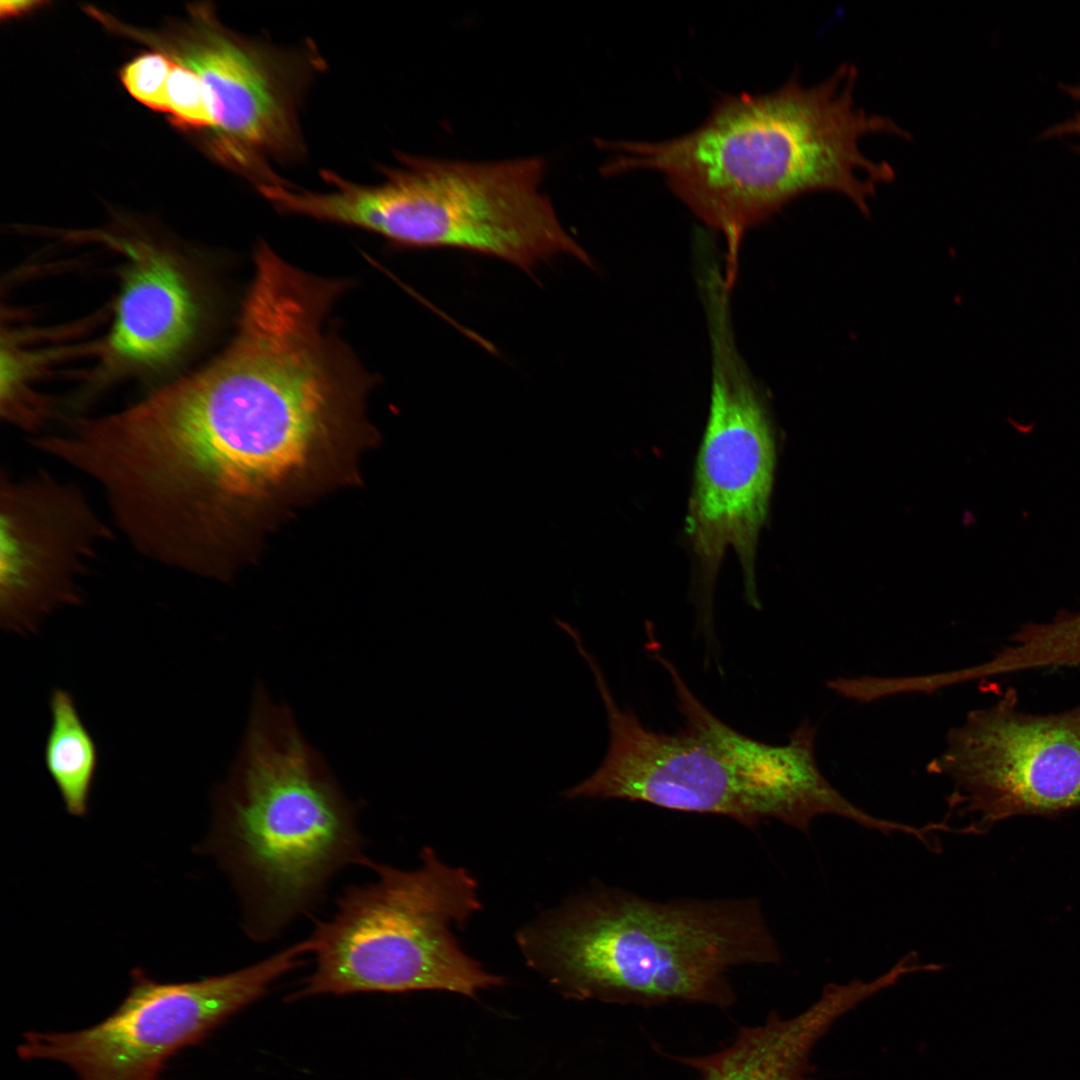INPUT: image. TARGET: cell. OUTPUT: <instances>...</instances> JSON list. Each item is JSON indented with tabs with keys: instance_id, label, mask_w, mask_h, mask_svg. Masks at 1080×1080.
I'll return each instance as SVG.
<instances>
[{
	"instance_id": "6da1fadb",
	"label": "cell",
	"mask_w": 1080,
	"mask_h": 1080,
	"mask_svg": "<svg viewBox=\"0 0 1080 1080\" xmlns=\"http://www.w3.org/2000/svg\"><path fill=\"white\" fill-rule=\"evenodd\" d=\"M334 302L305 277L261 273L214 360L86 421L81 469L138 553L226 581L295 509L359 483L378 434L369 379L326 327Z\"/></svg>"
},
{
	"instance_id": "7a4b0ae2",
	"label": "cell",
	"mask_w": 1080,
	"mask_h": 1080,
	"mask_svg": "<svg viewBox=\"0 0 1080 1080\" xmlns=\"http://www.w3.org/2000/svg\"><path fill=\"white\" fill-rule=\"evenodd\" d=\"M858 72L842 64L817 85L791 78L766 94L719 97L705 121L663 141H599L611 151L608 175L651 170L707 226L722 233L726 268L736 274L739 244L752 227L810 192L844 195L864 214L893 167L863 154V137L909 138L892 119L855 104Z\"/></svg>"
},
{
	"instance_id": "3957f363",
	"label": "cell",
	"mask_w": 1080,
	"mask_h": 1080,
	"mask_svg": "<svg viewBox=\"0 0 1080 1080\" xmlns=\"http://www.w3.org/2000/svg\"><path fill=\"white\" fill-rule=\"evenodd\" d=\"M528 964L565 997L653 1006H730L728 971L776 964L780 950L756 898L653 901L599 888L523 928Z\"/></svg>"
},
{
	"instance_id": "277c9868",
	"label": "cell",
	"mask_w": 1080,
	"mask_h": 1080,
	"mask_svg": "<svg viewBox=\"0 0 1080 1080\" xmlns=\"http://www.w3.org/2000/svg\"><path fill=\"white\" fill-rule=\"evenodd\" d=\"M363 847L352 802L289 709L258 687L205 846L238 891L249 936L277 935L337 872L369 866Z\"/></svg>"
},
{
	"instance_id": "5b68a950",
	"label": "cell",
	"mask_w": 1080,
	"mask_h": 1080,
	"mask_svg": "<svg viewBox=\"0 0 1080 1080\" xmlns=\"http://www.w3.org/2000/svg\"><path fill=\"white\" fill-rule=\"evenodd\" d=\"M651 655L667 671L683 725L674 733L644 726L615 700L601 667L591 666L607 715L609 741L599 767L564 795L620 799L660 808L715 814L748 827L767 820L809 833L821 815L874 830L879 818L844 797L821 772L817 728L803 720L784 744L749 737L715 716L692 693L656 641Z\"/></svg>"
},
{
	"instance_id": "8992f818",
	"label": "cell",
	"mask_w": 1080,
	"mask_h": 1080,
	"mask_svg": "<svg viewBox=\"0 0 1080 1080\" xmlns=\"http://www.w3.org/2000/svg\"><path fill=\"white\" fill-rule=\"evenodd\" d=\"M377 184L324 171L326 192L303 190L300 216L356 227L411 248H455L524 270L560 253L590 263L541 191V157L497 161L435 159L398 153Z\"/></svg>"
},
{
	"instance_id": "52a82bcc",
	"label": "cell",
	"mask_w": 1080,
	"mask_h": 1080,
	"mask_svg": "<svg viewBox=\"0 0 1080 1080\" xmlns=\"http://www.w3.org/2000/svg\"><path fill=\"white\" fill-rule=\"evenodd\" d=\"M421 860L409 871L371 862L375 880L344 890L334 915L308 937L315 968L291 999L420 990L473 997L503 985L452 933L480 909L476 881L431 848Z\"/></svg>"
},
{
	"instance_id": "ba28073f",
	"label": "cell",
	"mask_w": 1080,
	"mask_h": 1080,
	"mask_svg": "<svg viewBox=\"0 0 1080 1080\" xmlns=\"http://www.w3.org/2000/svg\"><path fill=\"white\" fill-rule=\"evenodd\" d=\"M703 304L711 394L685 530L696 564L699 618L711 633L714 586L728 548L739 560L746 599L759 607L755 562L773 487L776 445L767 403L735 342L729 295L711 292Z\"/></svg>"
},
{
	"instance_id": "9c48e42d",
	"label": "cell",
	"mask_w": 1080,
	"mask_h": 1080,
	"mask_svg": "<svg viewBox=\"0 0 1080 1080\" xmlns=\"http://www.w3.org/2000/svg\"><path fill=\"white\" fill-rule=\"evenodd\" d=\"M307 953L305 939L234 972L181 983L135 968L129 992L105 1019L74 1032H26L17 1054L62 1062L79 1080H158L172 1057L261 998Z\"/></svg>"
},
{
	"instance_id": "30bf717a",
	"label": "cell",
	"mask_w": 1080,
	"mask_h": 1080,
	"mask_svg": "<svg viewBox=\"0 0 1080 1080\" xmlns=\"http://www.w3.org/2000/svg\"><path fill=\"white\" fill-rule=\"evenodd\" d=\"M928 771L953 784L949 808L985 832L1014 816H1055L1080 807V704L1033 713L1007 688L950 729Z\"/></svg>"
},
{
	"instance_id": "8fae6325",
	"label": "cell",
	"mask_w": 1080,
	"mask_h": 1080,
	"mask_svg": "<svg viewBox=\"0 0 1080 1080\" xmlns=\"http://www.w3.org/2000/svg\"><path fill=\"white\" fill-rule=\"evenodd\" d=\"M144 39L203 80L218 155L257 186L278 180L266 160L302 151L298 107L305 62L227 30L208 6L193 8L189 21L168 38Z\"/></svg>"
},
{
	"instance_id": "7c38bea8",
	"label": "cell",
	"mask_w": 1080,
	"mask_h": 1080,
	"mask_svg": "<svg viewBox=\"0 0 1080 1080\" xmlns=\"http://www.w3.org/2000/svg\"><path fill=\"white\" fill-rule=\"evenodd\" d=\"M110 527L83 491L39 470L0 479V625L28 635L45 617L84 600Z\"/></svg>"
},
{
	"instance_id": "4fadbf2b",
	"label": "cell",
	"mask_w": 1080,
	"mask_h": 1080,
	"mask_svg": "<svg viewBox=\"0 0 1080 1080\" xmlns=\"http://www.w3.org/2000/svg\"><path fill=\"white\" fill-rule=\"evenodd\" d=\"M127 262L115 317L101 348L107 378L159 372L184 357L202 322V300L185 262L144 239L123 241Z\"/></svg>"
},
{
	"instance_id": "5bb4252c",
	"label": "cell",
	"mask_w": 1080,
	"mask_h": 1080,
	"mask_svg": "<svg viewBox=\"0 0 1080 1080\" xmlns=\"http://www.w3.org/2000/svg\"><path fill=\"white\" fill-rule=\"evenodd\" d=\"M874 994L869 981L827 984L800 1014L783 1019L772 1013L762 1025L741 1028L729 1046L678 1060L697 1071L698 1080H811L815 1045L835 1022Z\"/></svg>"
},
{
	"instance_id": "9a60e30c",
	"label": "cell",
	"mask_w": 1080,
	"mask_h": 1080,
	"mask_svg": "<svg viewBox=\"0 0 1080 1080\" xmlns=\"http://www.w3.org/2000/svg\"><path fill=\"white\" fill-rule=\"evenodd\" d=\"M49 709L51 724L44 745L45 767L66 810L83 817L89 809L98 768V748L68 691L54 689Z\"/></svg>"
},
{
	"instance_id": "2e32d148",
	"label": "cell",
	"mask_w": 1080,
	"mask_h": 1080,
	"mask_svg": "<svg viewBox=\"0 0 1080 1080\" xmlns=\"http://www.w3.org/2000/svg\"><path fill=\"white\" fill-rule=\"evenodd\" d=\"M167 113L179 126L213 129L214 118L207 88L200 76L174 61L167 82Z\"/></svg>"
},
{
	"instance_id": "e0dca14e",
	"label": "cell",
	"mask_w": 1080,
	"mask_h": 1080,
	"mask_svg": "<svg viewBox=\"0 0 1080 1080\" xmlns=\"http://www.w3.org/2000/svg\"><path fill=\"white\" fill-rule=\"evenodd\" d=\"M174 60L162 53H145L126 64L120 73L127 91L152 110L167 113V82Z\"/></svg>"
},
{
	"instance_id": "ac0fdd59",
	"label": "cell",
	"mask_w": 1080,
	"mask_h": 1080,
	"mask_svg": "<svg viewBox=\"0 0 1080 1080\" xmlns=\"http://www.w3.org/2000/svg\"><path fill=\"white\" fill-rule=\"evenodd\" d=\"M1060 655L1069 666L1080 665V608L1062 615L1057 631Z\"/></svg>"
},
{
	"instance_id": "d6986e66",
	"label": "cell",
	"mask_w": 1080,
	"mask_h": 1080,
	"mask_svg": "<svg viewBox=\"0 0 1080 1080\" xmlns=\"http://www.w3.org/2000/svg\"><path fill=\"white\" fill-rule=\"evenodd\" d=\"M1061 89L1080 106V83L1062 84ZM1068 136L1080 138V108L1071 118L1046 129L1042 134V137L1046 139ZM1078 150L1080 151V145Z\"/></svg>"
},
{
	"instance_id": "ffe728a7",
	"label": "cell",
	"mask_w": 1080,
	"mask_h": 1080,
	"mask_svg": "<svg viewBox=\"0 0 1080 1080\" xmlns=\"http://www.w3.org/2000/svg\"><path fill=\"white\" fill-rule=\"evenodd\" d=\"M41 5L37 1H7L1 2L0 12L2 17H13L30 11L34 6Z\"/></svg>"
}]
</instances>
